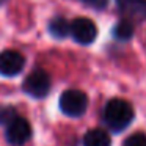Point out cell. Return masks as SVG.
I'll return each mask as SVG.
<instances>
[{
  "label": "cell",
  "mask_w": 146,
  "mask_h": 146,
  "mask_svg": "<svg viewBox=\"0 0 146 146\" xmlns=\"http://www.w3.org/2000/svg\"><path fill=\"white\" fill-rule=\"evenodd\" d=\"M116 5L130 19H146V0H116Z\"/></svg>",
  "instance_id": "obj_7"
},
{
  "label": "cell",
  "mask_w": 146,
  "mask_h": 146,
  "mask_svg": "<svg viewBox=\"0 0 146 146\" xmlns=\"http://www.w3.org/2000/svg\"><path fill=\"white\" fill-rule=\"evenodd\" d=\"M16 118H17V113H16V108L14 107H10V105H2L0 107V124L8 126Z\"/></svg>",
  "instance_id": "obj_11"
},
{
  "label": "cell",
  "mask_w": 146,
  "mask_h": 146,
  "mask_svg": "<svg viewBox=\"0 0 146 146\" xmlns=\"http://www.w3.org/2000/svg\"><path fill=\"white\" fill-rule=\"evenodd\" d=\"M83 2L94 8H98V10H102V8L107 7V0H83Z\"/></svg>",
  "instance_id": "obj_13"
},
{
  "label": "cell",
  "mask_w": 146,
  "mask_h": 146,
  "mask_svg": "<svg viewBox=\"0 0 146 146\" xmlns=\"http://www.w3.org/2000/svg\"><path fill=\"white\" fill-rule=\"evenodd\" d=\"M71 36L79 44H91L98 36V27L88 17H77L71 22Z\"/></svg>",
  "instance_id": "obj_4"
},
{
  "label": "cell",
  "mask_w": 146,
  "mask_h": 146,
  "mask_svg": "<svg viewBox=\"0 0 146 146\" xmlns=\"http://www.w3.org/2000/svg\"><path fill=\"white\" fill-rule=\"evenodd\" d=\"M22 88L29 96L41 99L44 96H47V93L50 91V77L46 71L35 69L25 77Z\"/></svg>",
  "instance_id": "obj_3"
},
{
  "label": "cell",
  "mask_w": 146,
  "mask_h": 146,
  "mask_svg": "<svg viewBox=\"0 0 146 146\" xmlns=\"http://www.w3.org/2000/svg\"><path fill=\"white\" fill-rule=\"evenodd\" d=\"M7 140L14 146H22L32 137V126L25 118L17 116L11 124L7 126Z\"/></svg>",
  "instance_id": "obj_5"
},
{
  "label": "cell",
  "mask_w": 146,
  "mask_h": 146,
  "mask_svg": "<svg viewBox=\"0 0 146 146\" xmlns=\"http://www.w3.org/2000/svg\"><path fill=\"white\" fill-rule=\"evenodd\" d=\"M123 146H146V135L141 132L132 133L130 137H127Z\"/></svg>",
  "instance_id": "obj_12"
},
{
  "label": "cell",
  "mask_w": 146,
  "mask_h": 146,
  "mask_svg": "<svg viewBox=\"0 0 146 146\" xmlns=\"http://www.w3.org/2000/svg\"><path fill=\"white\" fill-rule=\"evenodd\" d=\"M133 107L130 102L124 99H111L107 102L104 111H102V119L105 126L113 132L124 130L133 119Z\"/></svg>",
  "instance_id": "obj_1"
},
{
  "label": "cell",
  "mask_w": 146,
  "mask_h": 146,
  "mask_svg": "<svg viewBox=\"0 0 146 146\" xmlns=\"http://www.w3.org/2000/svg\"><path fill=\"white\" fill-rule=\"evenodd\" d=\"M83 146H111V140L104 129H91L83 137Z\"/></svg>",
  "instance_id": "obj_8"
},
{
  "label": "cell",
  "mask_w": 146,
  "mask_h": 146,
  "mask_svg": "<svg viewBox=\"0 0 146 146\" xmlns=\"http://www.w3.org/2000/svg\"><path fill=\"white\" fill-rule=\"evenodd\" d=\"M49 32L54 38H58V39H63L66 38L68 35H71V24L68 22L64 17L61 16H57L49 22Z\"/></svg>",
  "instance_id": "obj_9"
},
{
  "label": "cell",
  "mask_w": 146,
  "mask_h": 146,
  "mask_svg": "<svg viewBox=\"0 0 146 146\" xmlns=\"http://www.w3.org/2000/svg\"><path fill=\"white\" fill-rule=\"evenodd\" d=\"M88 108V98L80 90H66L60 96V110L66 116L79 118Z\"/></svg>",
  "instance_id": "obj_2"
},
{
  "label": "cell",
  "mask_w": 146,
  "mask_h": 146,
  "mask_svg": "<svg viewBox=\"0 0 146 146\" xmlns=\"http://www.w3.org/2000/svg\"><path fill=\"white\" fill-rule=\"evenodd\" d=\"M25 66V58L17 50L0 52V74L5 77H14Z\"/></svg>",
  "instance_id": "obj_6"
},
{
  "label": "cell",
  "mask_w": 146,
  "mask_h": 146,
  "mask_svg": "<svg viewBox=\"0 0 146 146\" xmlns=\"http://www.w3.org/2000/svg\"><path fill=\"white\" fill-rule=\"evenodd\" d=\"M133 35V25L129 19L119 21L116 25L113 27V36L119 41H129Z\"/></svg>",
  "instance_id": "obj_10"
}]
</instances>
